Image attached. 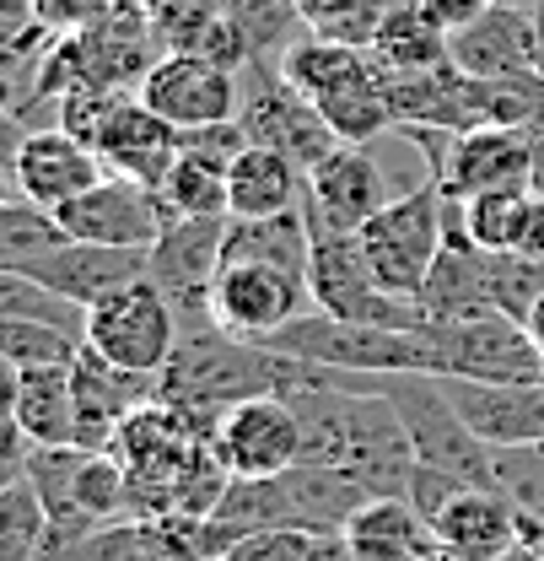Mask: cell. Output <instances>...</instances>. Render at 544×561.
<instances>
[{
  "mask_svg": "<svg viewBox=\"0 0 544 561\" xmlns=\"http://www.w3.org/2000/svg\"><path fill=\"white\" fill-rule=\"evenodd\" d=\"M529 190L544 195V130L534 136V162H529Z\"/></svg>",
  "mask_w": 544,
  "mask_h": 561,
  "instance_id": "41",
  "label": "cell"
},
{
  "mask_svg": "<svg viewBox=\"0 0 544 561\" xmlns=\"http://www.w3.org/2000/svg\"><path fill=\"white\" fill-rule=\"evenodd\" d=\"M33 561H70V551H66V546H49V551H38Z\"/></svg>",
  "mask_w": 544,
  "mask_h": 561,
  "instance_id": "45",
  "label": "cell"
},
{
  "mask_svg": "<svg viewBox=\"0 0 544 561\" xmlns=\"http://www.w3.org/2000/svg\"><path fill=\"white\" fill-rule=\"evenodd\" d=\"M529 335H534V346H540V356H544V302L534 308V319H529Z\"/></svg>",
  "mask_w": 544,
  "mask_h": 561,
  "instance_id": "43",
  "label": "cell"
},
{
  "mask_svg": "<svg viewBox=\"0 0 544 561\" xmlns=\"http://www.w3.org/2000/svg\"><path fill=\"white\" fill-rule=\"evenodd\" d=\"M426 378H470V383H544V356L529 324L507 313L470 319H426Z\"/></svg>",
  "mask_w": 544,
  "mask_h": 561,
  "instance_id": "3",
  "label": "cell"
},
{
  "mask_svg": "<svg viewBox=\"0 0 544 561\" xmlns=\"http://www.w3.org/2000/svg\"><path fill=\"white\" fill-rule=\"evenodd\" d=\"M227 16H232V27H238L248 60H259V66H280L286 49L313 33L302 0H232Z\"/></svg>",
  "mask_w": 544,
  "mask_h": 561,
  "instance_id": "28",
  "label": "cell"
},
{
  "mask_svg": "<svg viewBox=\"0 0 544 561\" xmlns=\"http://www.w3.org/2000/svg\"><path fill=\"white\" fill-rule=\"evenodd\" d=\"M97 179H108L103 157L81 136H70L66 125L49 130H27L11 151V195L33 201L44 210L70 206L76 195H86Z\"/></svg>",
  "mask_w": 544,
  "mask_h": 561,
  "instance_id": "12",
  "label": "cell"
},
{
  "mask_svg": "<svg viewBox=\"0 0 544 561\" xmlns=\"http://www.w3.org/2000/svg\"><path fill=\"white\" fill-rule=\"evenodd\" d=\"M496 486L507 491L523 513V540L544 551V443L496 448Z\"/></svg>",
  "mask_w": 544,
  "mask_h": 561,
  "instance_id": "34",
  "label": "cell"
},
{
  "mask_svg": "<svg viewBox=\"0 0 544 561\" xmlns=\"http://www.w3.org/2000/svg\"><path fill=\"white\" fill-rule=\"evenodd\" d=\"M55 216L76 243H108V249H157V238L173 221V210L162 206L157 190L119 179V173L97 179L86 195H76Z\"/></svg>",
  "mask_w": 544,
  "mask_h": 561,
  "instance_id": "11",
  "label": "cell"
},
{
  "mask_svg": "<svg viewBox=\"0 0 544 561\" xmlns=\"http://www.w3.org/2000/svg\"><path fill=\"white\" fill-rule=\"evenodd\" d=\"M66 238L70 232L60 227L55 210L11 195V201L0 206V271H27V265H38L44 254H55Z\"/></svg>",
  "mask_w": 544,
  "mask_h": 561,
  "instance_id": "31",
  "label": "cell"
},
{
  "mask_svg": "<svg viewBox=\"0 0 544 561\" xmlns=\"http://www.w3.org/2000/svg\"><path fill=\"white\" fill-rule=\"evenodd\" d=\"M345 546L356 561H431L437 535L431 518L409 496H367L361 513L345 524Z\"/></svg>",
  "mask_w": 544,
  "mask_h": 561,
  "instance_id": "23",
  "label": "cell"
},
{
  "mask_svg": "<svg viewBox=\"0 0 544 561\" xmlns=\"http://www.w3.org/2000/svg\"><path fill=\"white\" fill-rule=\"evenodd\" d=\"M81 356V335L55 330V324H38V319H16V313H0V362L5 367H70Z\"/></svg>",
  "mask_w": 544,
  "mask_h": 561,
  "instance_id": "33",
  "label": "cell"
},
{
  "mask_svg": "<svg viewBox=\"0 0 544 561\" xmlns=\"http://www.w3.org/2000/svg\"><path fill=\"white\" fill-rule=\"evenodd\" d=\"M302 416V459L350 476L372 496H409L415 443L383 389H313L286 394Z\"/></svg>",
  "mask_w": 544,
  "mask_h": 561,
  "instance_id": "1",
  "label": "cell"
},
{
  "mask_svg": "<svg viewBox=\"0 0 544 561\" xmlns=\"http://www.w3.org/2000/svg\"><path fill=\"white\" fill-rule=\"evenodd\" d=\"M227 168H232V162L184 146L157 195H162V206L173 210V216H232V210H227Z\"/></svg>",
  "mask_w": 544,
  "mask_h": 561,
  "instance_id": "29",
  "label": "cell"
},
{
  "mask_svg": "<svg viewBox=\"0 0 544 561\" xmlns=\"http://www.w3.org/2000/svg\"><path fill=\"white\" fill-rule=\"evenodd\" d=\"M308 286H313V308L329 313V319H345V324H372V330H420L426 324V308L420 302L394 297V291L378 286L356 232H324V227H313V271H308Z\"/></svg>",
  "mask_w": 544,
  "mask_h": 561,
  "instance_id": "4",
  "label": "cell"
},
{
  "mask_svg": "<svg viewBox=\"0 0 544 561\" xmlns=\"http://www.w3.org/2000/svg\"><path fill=\"white\" fill-rule=\"evenodd\" d=\"M372 66H378V55H372V49H350V44H335V38L308 33L302 44H291V49H286L280 76H286V81H291L308 103H319V98L340 92L345 81L367 76Z\"/></svg>",
  "mask_w": 544,
  "mask_h": 561,
  "instance_id": "27",
  "label": "cell"
},
{
  "mask_svg": "<svg viewBox=\"0 0 544 561\" xmlns=\"http://www.w3.org/2000/svg\"><path fill=\"white\" fill-rule=\"evenodd\" d=\"M485 254V249H479ZM485 297L496 313L529 324L534 308L544 302V260H523V254H485Z\"/></svg>",
  "mask_w": 544,
  "mask_h": 561,
  "instance_id": "35",
  "label": "cell"
},
{
  "mask_svg": "<svg viewBox=\"0 0 544 561\" xmlns=\"http://www.w3.org/2000/svg\"><path fill=\"white\" fill-rule=\"evenodd\" d=\"M529 162H534V136L529 130L479 125V130H464V136L448 140L431 179L442 184L448 201H464V195H485V190H523Z\"/></svg>",
  "mask_w": 544,
  "mask_h": 561,
  "instance_id": "14",
  "label": "cell"
},
{
  "mask_svg": "<svg viewBox=\"0 0 544 561\" xmlns=\"http://www.w3.org/2000/svg\"><path fill=\"white\" fill-rule=\"evenodd\" d=\"M49 546H55V518H49L38 486L27 476L5 481V491H0V561H33Z\"/></svg>",
  "mask_w": 544,
  "mask_h": 561,
  "instance_id": "32",
  "label": "cell"
},
{
  "mask_svg": "<svg viewBox=\"0 0 544 561\" xmlns=\"http://www.w3.org/2000/svg\"><path fill=\"white\" fill-rule=\"evenodd\" d=\"M140 103L167 119L178 136L238 119L243 103V70H227L205 55H162L140 81Z\"/></svg>",
  "mask_w": 544,
  "mask_h": 561,
  "instance_id": "9",
  "label": "cell"
},
{
  "mask_svg": "<svg viewBox=\"0 0 544 561\" xmlns=\"http://www.w3.org/2000/svg\"><path fill=\"white\" fill-rule=\"evenodd\" d=\"M22 276H33L38 286L60 291V297L81 302V308H92V302H103V297H114V291H125V286L151 276V249H108V243H76V238H66L55 254H44Z\"/></svg>",
  "mask_w": 544,
  "mask_h": 561,
  "instance_id": "19",
  "label": "cell"
},
{
  "mask_svg": "<svg viewBox=\"0 0 544 561\" xmlns=\"http://www.w3.org/2000/svg\"><path fill=\"white\" fill-rule=\"evenodd\" d=\"M70 561H210L200 540V518L184 513H151V518H114L92 535L66 546Z\"/></svg>",
  "mask_w": 544,
  "mask_h": 561,
  "instance_id": "20",
  "label": "cell"
},
{
  "mask_svg": "<svg viewBox=\"0 0 544 561\" xmlns=\"http://www.w3.org/2000/svg\"><path fill=\"white\" fill-rule=\"evenodd\" d=\"M431 535L453 561H496L523 540V513L501 486H464L431 513Z\"/></svg>",
  "mask_w": 544,
  "mask_h": 561,
  "instance_id": "17",
  "label": "cell"
},
{
  "mask_svg": "<svg viewBox=\"0 0 544 561\" xmlns=\"http://www.w3.org/2000/svg\"><path fill=\"white\" fill-rule=\"evenodd\" d=\"M512 254H523V260H544V195H534L529 221H523V238H518V249H512Z\"/></svg>",
  "mask_w": 544,
  "mask_h": 561,
  "instance_id": "40",
  "label": "cell"
},
{
  "mask_svg": "<svg viewBox=\"0 0 544 561\" xmlns=\"http://www.w3.org/2000/svg\"><path fill=\"white\" fill-rule=\"evenodd\" d=\"M119 11V0H33V33L44 38H70V33H86L97 22H108Z\"/></svg>",
  "mask_w": 544,
  "mask_h": 561,
  "instance_id": "37",
  "label": "cell"
},
{
  "mask_svg": "<svg viewBox=\"0 0 544 561\" xmlns=\"http://www.w3.org/2000/svg\"><path fill=\"white\" fill-rule=\"evenodd\" d=\"M490 5H507V11H534V16L544 11V0H490Z\"/></svg>",
  "mask_w": 544,
  "mask_h": 561,
  "instance_id": "44",
  "label": "cell"
},
{
  "mask_svg": "<svg viewBox=\"0 0 544 561\" xmlns=\"http://www.w3.org/2000/svg\"><path fill=\"white\" fill-rule=\"evenodd\" d=\"M92 151L103 157L108 173L136 179L146 190H162V179L173 173V162H178V151H184V136H178L167 119H157L140 98L119 92V98L108 103L97 136H92Z\"/></svg>",
  "mask_w": 544,
  "mask_h": 561,
  "instance_id": "16",
  "label": "cell"
},
{
  "mask_svg": "<svg viewBox=\"0 0 544 561\" xmlns=\"http://www.w3.org/2000/svg\"><path fill=\"white\" fill-rule=\"evenodd\" d=\"M426 319H470V313H496L485 297V254L475 243H464L459 232H448V249L437 254L426 291H420Z\"/></svg>",
  "mask_w": 544,
  "mask_h": 561,
  "instance_id": "24",
  "label": "cell"
},
{
  "mask_svg": "<svg viewBox=\"0 0 544 561\" xmlns=\"http://www.w3.org/2000/svg\"><path fill=\"white\" fill-rule=\"evenodd\" d=\"M70 367H22V373L5 367V416H11V426L33 448H81L76 443L81 416H76V378H70Z\"/></svg>",
  "mask_w": 544,
  "mask_h": 561,
  "instance_id": "21",
  "label": "cell"
},
{
  "mask_svg": "<svg viewBox=\"0 0 544 561\" xmlns=\"http://www.w3.org/2000/svg\"><path fill=\"white\" fill-rule=\"evenodd\" d=\"M227 221L232 216H173L167 232L151 249V280L173 297L184 335L216 330L210 319V280L221 265V243H227Z\"/></svg>",
  "mask_w": 544,
  "mask_h": 561,
  "instance_id": "10",
  "label": "cell"
},
{
  "mask_svg": "<svg viewBox=\"0 0 544 561\" xmlns=\"http://www.w3.org/2000/svg\"><path fill=\"white\" fill-rule=\"evenodd\" d=\"M372 55L389 70H431V66H448V60H453V55H448V33H442L415 0H405V5L389 16V27L378 33Z\"/></svg>",
  "mask_w": 544,
  "mask_h": 561,
  "instance_id": "30",
  "label": "cell"
},
{
  "mask_svg": "<svg viewBox=\"0 0 544 561\" xmlns=\"http://www.w3.org/2000/svg\"><path fill=\"white\" fill-rule=\"evenodd\" d=\"M221 5H232V0H221Z\"/></svg>",
  "mask_w": 544,
  "mask_h": 561,
  "instance_id": "46",
  "label": "cell"
},
{
  "mask_svg": "<svg viewBox=\"0 0 544 561\" xmlns=\"http://www.w3.org/2000/svg\"><path fill=\"white\" fill-rule=\"evenodd\" d=\"M415 5H420V11L448 33V38H453V33H464L470 22H479V16L490 11V0H415Z\"/></svg>",
  "mask_w": 544,
  "mask_h": 561,
  "instance_id": "39",
  "label": "cell"
},
{
  "mask_svg": "<svg viewBox=\"0 0 544 561\" xmlns=\"http://www.w3.org/2000/svg\"><path fill=\"white\" fill-rule=\"evenodd\" d=\"M302 313H313V286H308L302 271L243 260V254H221L216 280H210L216 330L243 335V341H270L275 330H286Z\"/></svg>",
  "mask_w": 544,
  "mask_h": 561,
  "instance_id": "6",
  "label": "cell"
},
{
  "mask_svg": "<svg viewBox=\"0 0 544 561\" xmlns=\"http://www.w3.org/2000/svg\"><path fill=\"white\" fill-rule=\"evenodd\" d=\"M70 378H76V416H81L76 443L81 448H114L119 426L136 416V411L162 400L157 373H130V367L97 356L86 341H81V356H76Z\"/></svg>",
  "mask_w": 544,
  "mask_h": 561,
  "instance_id": "15",
  "label": "cell"
},
{
  "mask_svg": "<svg viewBox=\"0 0 544 561\" xmlns=\"http://www.w3.org/2000/svg\"><path fill=\"white\" fill-rule=\"evenodd\" d=\"M238 125H243V136L259 140V146H275V151H286L302 173L308 168H319L340 136L329 130V119L280 76V66H259V60H248L243 66V103H238Z\"/></svg>",
  "mask_w": 544,
  "mask_h": 561,
  "instance_id": "7",
  "label": "cell"
},
{
  "mask_svg": "<svg viewBox=\"0 0 544 561\" xmlns=\"http://www.w3.org/2000/svg\"><path fill=\"white\" fill-rule=\"evenodd\" d=\"M81 341L130 373H162L184 341V319H178L173 297L146 276L114 297H103V302H92Z\"/></svg>",
  "mask_w": 544,
  "mask_h": 561,
  "instance_id": "5",
  "label": "cell"
},
{
  "mask_svg": "<svg viewBox=\"0 0 544 561\" xmlns=\"http://www.w3.org/2000/svg\"><path fill=\"white\" fill-rule=\"evenodd\" d=\"M0 313H16V319H38V324H55V330H70V335H86V308L70 302L60 291L38 286L22 271H0Z\"/></svg>",
  "mask_w": 544,
  "mask_h": 561,
  "instance_id": "36",
  "label": "cell"
},
{
  "mask_svg": "<svg viewBox=\"0 0 544 561\" xmlns=\"http://www.w3.org/2000/svg\"><path fill=\"white\" fill-rule=\"evenodd\" d=\"M534 206V190H485V195H464L453 201L448 216V232H459L464 243H475L485 254H512L518 238H523V221Z\"/></svg>",
  "mask_w": 544,
  "mask_h": 561,
  "instance_id": "25",
  "label": "cell"
},
{
  "mask_svg": "<svg viewBox=\"0 0 544 561\" xmlns=\"http://www.w3.org/2000/svg\"><path fill=\"white\" fill-rule=\"evenodd\" d=\"M496 561H544V551L534 546V540H518V546H512L507 557H496Z\"/></svg>",
  "mask_w": 544,
  "mask_h": 561,
  "instance_id": "42",
  "label": "cell"
},
{
  "mask_svg": "<svg viewBox=\"0 0 544 561\" xmlns=\"http://www.w3.org/2000/svg\"><path fill=\"white\" fill-rule=\"evenodd\" d=\"M313 108L329 119V130H335L345 146H372L378 136L394 130V108H389V66L378 60L367 76L345 81L340 92L319 98Z\"/></svg>",
  "mask_w": 544,
  "mask_h": 561,
  "instance_id": "26",
  "label": "cell"
},
{
  "mask_svg": "<svg viewBox=\"0 0 544 561\" xmlns=\"http://www.w3.org/2000/svg\"><path fill=\"white\" fill-rule=\"evenodd\" d=\"M448 55H453V66L464 76H475V81L529 76V70H540V55H544V22L534 11L490 5L479 22H470L464 33L448 38Z\"/></svg>",
  "mask_w": 544,
  "mask_h": 561,
  "instance_id": "18",
  "label": "cell"
},
{
  "mask_svg": "<svg viewBox=\"0 0 544 561\" xmlns=\"http://www.w3.org/2000/svg\"><path fill=\"white\" fill-rule=\"evenodd\" d=\"M313 546H319L313 529H291V524H280V529L243 535L221 561H308L313 557Z\"/></svg>",
  "mask_w": 544,
  "mask_h": 561,
  "instance_id": "38",
  "label": "cell"
},
{
  "mask_svg": "<svg viewBox=\"0 0 544 561\" xmlns=\"http://www.w3.org/2000/svg\"><path fill=\"white\" fill-rule=\"evenodd\" d=\"M216 459L227 465V476L238 481H270L302 465V416L286 394H259L232 405L227 416L216 421L210 437Z\"/></svg>",
  "mask_w": 544,
  "mask_h": 561,
  "instance_id": "8",
  "label": "cell"
},
{
  "mask_svg": "<svg viewBox=\"0 0 544 561\" xmlns=\"http://www.w3.org/2000/svg\"><path fill=\"white\" fill-rule=\"evenodd\" d=\"M389 206V179L367 146H335L319 168H308V221L324 232H361Z\"/></svg>",
  "mask_w": 544,
  "mask_h": 561,
  "instance_id": "13",
  "label": "cell"
},
{
  "mask_svg": "<svg viewBox=\"0 0 544 561\" xmlns=\"http://www.w3.org/2000/svg\"><path fill=\"white\" fill-rule=\"evenodd\" d=\"M302 201H308V173H302L286 151L248 140V146L232 157V168H227V210H232L238 221L286 216V210H297Z\"/></svg>",
  "mask_w": 544,
  "mask_h": 561,
  "instance_id": "22",
  "label": "cell"
},
{
  "mask_svg": "<svg viewBox=\"0 0 544 561\" xmlns=\"http://www.w3.org/2000/svg\"><path fill=\"white\" fill-rule=\"evenodd\" d=\"M448 216H453V201L442 195L437 179H426L409 195H394L389 206L356 232L361 238V254H367V265H372V276H378L383 291L420 302L437 254L448 249Z\"/></svg>",
  "mask_w": 544,
  "mask_h": 561,
  "instance_id": "2",
  "label": "cell"
}]
</instances>
